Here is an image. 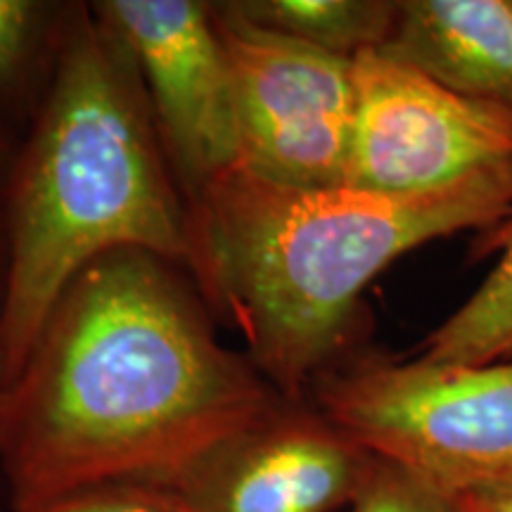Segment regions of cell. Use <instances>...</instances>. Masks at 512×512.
Wrapping results in <instances>:
<instances>
[{
	"mask_svg": "<svg viewBox=\"0 0 512 512\" xmlns=\"http://www.w3.org/2000/svg\"><path fill=\"white\" fill-rule=\"evenodd\" d=\"M15 512H185L169 491L152 482H102L48 498Z\"/></svg>",
	"mask_w": 512,
	"mask_h": 512,
	"instance_id": "cell-12",
	"label": "cell"
},
{
	"mask_svg": "<svg viewBox=\"0 0 512 512\" xmlns=\"http://www.w3.org/2000/svg\"><path fill=\"white\" fill-rule=\"evenodd\" d=\"M496 254L494 268L444 323L437 325L420 356L437 363L510 361L512 358V216L479 233V252Z\"/></svg>",
	"mask_w": 512,
	"mask_h": 512,
	"instance_id": "cell-11",
	"label": "cell"
},
{
	"mask_svg": "<svg viewBox=\"0 0 512 512\" xmlns=\"http://www.w3.org/2000/svg\"><path fill=\"white\" fill-rule=\"evenodd\" d=\"M221 8L254 27L354 62L387 46L399 0H230Z\"/></svg>",
	"mask_w": 512,
	"mask_h": 512,
	"instance_id": "cell-10",
	"label": "cell"
},
{
	"mask_svg": "<svg viewBox=\"0 0 512 512\" xmlns=\"http://www.w3.org/2000/svg\"><path fill=\"white\" fill-rule=\"evenodd\" d=\"M354 88L344 185L387 197L512 188V112L448 91L382 50L356 57Z\"/></svg>",
	"mask_w": 512,
	"mask_h": 512,
	"instance_id": "cell-5",
	"label": "cell"
},
{
	"mask_svg": "<svg viewBox=\"0 0 512 512\" xmlns=\"http://www.w3.org/2000/svg\"><path fill=\"white\" fill-rule=\"evenodd\" d=\"M10 145H8V138H5L3 128H0V174H3L5 169L10 171Z\"/></svg>",
	"mask_w": 512,
	"mask_h": 512,
	"instance_id": "cell-17",
	"label": "cell"
},
{
	"mask_svg": "<svg viewBox=\"0 0 512 512\" xmlns=\"http://www.w3.org/2000/svg\"><path fill=\"white\" fill-rule=\"evenodd\" d=\"M3 219L5 387L62 292L100 256L138 249L190 273L188 202L169 174L136 62L95 10L64 15L48 95L10 164Z\"/></svg>",
	"mask_w": 512,
	"mask_h": 512,
	"instance_id": "cell-3",
	"label": "cell"
},
{
	"mask_svg": "<svg viewBox=\"0 0 512 512\" xmlns=\"http://www.w3.org/2000/svg\"><path fill=\"white\" fill-rule=\"evenodd\" d=\"M188 271L119 249L69 283L0 399L12 508L152 482L283 399L223 347Z\"/></svg>",
	"mask_w": 512,
	"mask_h": 512,
	"instance_id": "cell-1",
	"label": "cell"
},
{
	"mask_svg": "<svg viewBox=\"0 0 512 512\" xmlns=\"http://www.w3.org/2000/svg\"><path fill=\"white\" fill-rule=\"evenodd\" d=\"M382 53L512 112V0H399Z\"/></svg>",
	"mask_w": 512,
	"mask_h": 512,
	"instance_id": "cell-9",
	"label": "cell"
},
{
	"mask_svg": "<svg viewBox=\"0 0 512 512\" xmlns=\"http://www.w3.org/2000/svg\"><path fill=\"white\" fill-rule=\"evenodd\" d=\"M458 512H512V477L479 484L453 496Z\"/></svg>",
	"mask_w": 512,
	"mask_h": 512,
	"instance_id": "cell-15",
	"label": "cell"
},
{
	"mask_svg": "<svg viewBox=\"0 0 512 512\" xmlns=\"http://www.w3.org/2000/svg\"><path fill=\"white\" fill-rule=\"evenodd\" d=\"M5 392V375H3V363H0V399H3Z\"/></svg>",
	"mask_w": 512,
	"mask_h": 512,
	"instance_id": "cell-18",
	"label": "cell"
},
{
	"mask_svg": "<svg viewBox=\"0 0 512 512\" xmlns=\"http://www.w3.org/2000/svg\"><path fill=\"white\" fill-rule=\"evenodd\" d=\"M344 512H458L451 496L439 494L399 467L375 460L373 470Z\"/></svg>",
	"mask_w": 512,
	"mask_h": 512,
	"instance_id": "cell-13",
	"label": "cell"
},
{
	"mask_svg": "<svg viewBox=\"0 0 512 512\" xmlns=\"http://www.w3.org/2000/svg\"><path fill=\"white\" fill-rule=\"evenodd\" d=\"M309 396L368 456L439 494L512 477V358L463 366L349 354Z\"/></svg>",
	"mask_w": 512,
	"mask_h": 512,
	"instance_id": "cell-4",
	"label": "cell"
},
{
	"mask_svg": "<svg viewBox=\"0 0 512 512\" xmlns=\"http://www.w3.org/2000/svg\"><path fill=\"white\" fill-rule=\"evenodd\" d=\"M46 5L34 0H0V88L27 69L41 38Z\"/></svg>",
	"mask_w": 512,
	"mask_h": 512,
	"instance_id": "cell-14",
	"label": "cell"
},
{
	"mask_svg": "<svg viewBox=\"0 0 512 512\" xmlns=\"http://www.w3.org/2000/svg\"><path fill=\"white\" fill-rule=\"evenodd\" d=\"M102 22L143 81L166 157L185 197L240 164L235 88L214 5L197 0H107Z\"/></svg>",
	"mask_w": 512,
	"mask_h": 512,
	"instance_id": "cell-7",
	"label": "cell"
},
{
	"mask_svg": "<svg viewBox=\"0 0 512 512\" xmlns=\"http://www.w3.org/2000/svg\"><path fill=\"white\" fill-rule=\"evenodd\" d=\"M228 50L240 166L290 188L347 181L354 62L264 31L214 5Z\"/></svg>",
	"mask_w": 512,
	"mask_h": 512,
	"instance_id": "cell-6",
	"label": "cell"
},
{
	"mask_svg": "<svg viewBox=\"0 0 512 512\" xmlns=\"http://www.w3.org/2000/svg\"><path fill=\"white\" fill-rule=\"evenodd\" d=\"M373 463L311 403L278 399L152 484L185 512H344Z\"/></svg>",
	"mask_w": 512,
	"mask_h": 512,
	"instance_id": "cell-8",
	"label": "cell"
},
{
	"mask_svg": "<svg viewBox=\"0 0 512 512\" xmlns=\"http://www.w3.org/2000/svg\"><path fill=\"white\" fill-rule=\"evenodd\" d=\"M5 268H8V245H5L3 200H0V302H3V290H5Z\"/></svg>",
	"mask_w": 512,
	"mask_h": 512,
	"instance_id": "cell-16",
	"label": "cell"
},
{
	"mask_svg": "<svg viewBox=\"0 0 512 512\" xmlns=\"http://www.w3.org/2000/svg\"><path fill=\"white\" fill-rule=\"evenodd\" d=\"M190 275L242 330L247 356L287 401L349 356L366 287L411 249L484 233L512 216V188L467 183L420 197L290 188L245 166L195 195Z\"/></svg>",
	"mask_w": 512,
	"mask_h": 512,
	"instance_id": "cell-2",
	"label": "cell"
}]
</instances>
